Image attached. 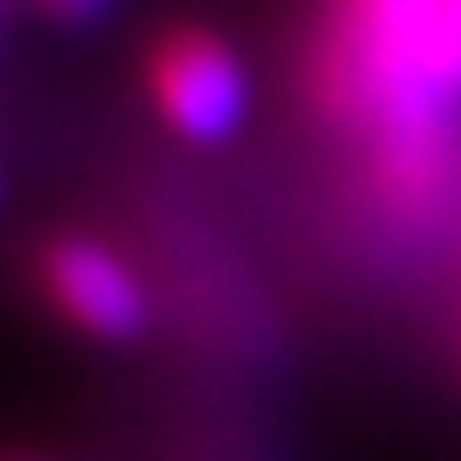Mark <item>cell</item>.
I'll return each instance as SVG.
<instances>
[{
    "mask_svg": "<svg viewBox=\"0 0 461 461\" xmlns=\"http://www.w3.org/2000/svg\"><path fill=\"white\" fill-rule=\"evenodd\" d=\"M306 104L346 167L461 133V0H323L306 47Z\"/></svg>",
    "mask_w": 461,
    "mask_h": 461,
    "instance_id": "cell-1",
    "label": "cell"
},
{
    "mask_svg": "<svg viewBox=\"0 0 461 461\" xmlns=\"http://www.w3.org/2000/svg\"><path fill=\"white\" fill-rule=\"evenodd\" d=\"M144 93H150L162 127L185 144H225L249 122L254 104V81L237 47L196 23L156 35L150 58H144Z\"/></svg>",
    "mask_w": 461,
    "mask_h": 461,
    "instance_id": "cell-2",
    "label": "cell"
},
{
    "mask_svg": "<svg viewBox=\"0 0 461 461\" xmlns=\"http://www.w3.org/2000/svg\"><path fill=\"white\" fill-rule=\"evenodd\" d=\"M35 283L41 300L98 346H133L150 329V288L139 266L98 237H81V230L47 237L35 254Z\"/></svg>",
    "mask_w": 461,
    "mask_h": 461,
    "instance_id": "cell-3",
    "label": "cell"
},
{
    "mask_svg": "<svg viewBox=\"0 0 461 461\" xmlns=\"http://www.w3.org/2000/svg\"><path fill=\"white\" fill-rule=\"evenodd\" d=\"M41 12L58 23H93L98 12H110V0H41Z\"/></svg>",
    "mask_w": 461,
    "mask_h": 461,
    "instance_id": "cell-4",
    "label": "cell"
},
{
    "mask_svg": "<svg viewBox=\"0 0 461 461\" xmlns=\"http://www.w3.org/2000/svg\"><path fill=\"white\" fill-rule=\"evenodd\" d=\"M0 461H29V456H0Z\"/></svg>",
    "mask_w": 461,
    "mask_h": 461,
    "instance_id": "cell-5",
    "label": "cell"
},
{
    "mask_svg": "<svg viewBox=\"0 0 461 461\" xmlns=\"http://www.w3.org/2000/svg\"><path fill=\"white\" fill-rule=\"evenodd\" d=\"M0 191H6V185H0Z\"/></svg>",
    "mask_w": 461,
    "mask_h": 461,
    "instance_id": "cell-6",
    "label": "cell"
}]
</instances>
